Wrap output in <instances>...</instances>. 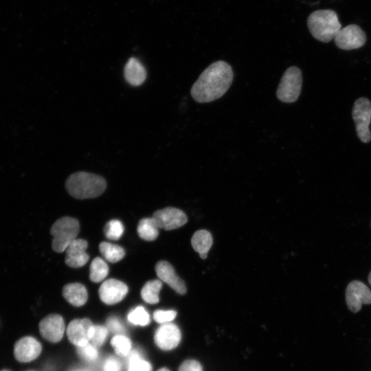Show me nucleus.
<instances>
[{
	"instance_id": "nucleus-12",
	"label": "nucleus",
	"mask_w": 371,
	"mask_h": 371,
	"mask_svg": "<svg viewBox=\"0 0 371 371\" xmlns=\"http://www.w3.org/2000/svg\"><path fill=\"white\" fill-rule=\"evenodd\" d=\"M39 331L42 337L52 343L58 342L65 332L63 318L58 314H50L39 323Z\"/></svg>"
},
{
	"instance_id": "nucleus-32",
	"label": "nucleus",
	"mask_w": 371,
	"mask_h": 371,
	"mask_svg": "<svg viewBox=\"0 0 371 371\" xmlns=\"http://www.w3.org/2000/svg\"><path fill=\"white\" fill-rule=\"evenodd\" d=\"M106 326L112 332L120 334L124 330L121 321L116 317L112 316L107 319Z\"/></svg>"
},
{
	"instance_id": "nucleus-29",
	"label": "nucleus",
	"mask_w": 371,
	"mask_h": 371,
	"mask_svg": "<svg viewBox=\"0 0 371 371\" xmlns=\"http://www.w3.org/2000/svg\"><path fill=\"white\" fill-rule=\"evenodd\" d=\"M108 336V330L104 326H94L91 344L95 346H101Z\"/></svg>"
},
{
	"instance_id": "nucleus-6",
	"label": "nucleus",
	"mask_w": 371,
	"mask_h": 371,
	"mask_svg": "<svg viewBox=\"0 0 371 371\" xmlns=\"http://www.w3.org/2000/svg\"><path fill=\"white\" fill-rule=\"evenodd\" d=\"M356 132L363 143L371 140L369 126L371 122V102L366 98H359L354 103L352 111Z\"/></svg>"
},
{
	"instance_id": "nucleus-4",
	"label": "nucleus",
	"mask_w": 371,
	"mask_h": 371,
	"mask_svg": "<svg viewBox=\"0 0 371 371\" xmlns=\"http://www.w3.org/2000/svg\"><path fill=\"white\" fill-rule=\"evenodd\" d=\"M79 231L80 225L77 219L69 216L60 218L50 229L53 236L52 249L58 253L63 252L69 243L76 238Z\"/></svg>"
},
{
	"instance_id": "nucleus-18",
	"label": "nucleus",
	"mask_w": 371,
	"mask_h": 371,
	"mask_svg": "<svg viewBox=\"0 0 371 371\" xmlns=\"http://www.w3.org/2000/svg\"><path fill=\"white\" fill-rule=\"evenodd\" d=\"M63 295L69 303L75 306L84 305L88 299L86 287L79 282L65 285L63 289Z\"/></svg>"
},
{
	"instance_id": "nucleus-16",
	"label": "nucleus",
	"mask_w": 371,
	"mask_h": 371,
	"mask_svg": "<svg viewBox=\"0 0 371 371\" xmlns=\"http://www.w3.org/2000/svg\"><path fill=\"white\" fill-rule=\"evenodd\" d=\"M87 242L82 238L71 241L65 249V263L71 267L78 268L89 261V256L86 252Z\"/></svg>"
},
{
	"instance_id": "nucleus-8",
	"label": "nucleus",
	"mask_w": 371,
	"mask_h": 371,
	"mask_svg": "<svg viewBox=\"0 0 371 371\" xmlns=\"http://www.w3.org/2000/svg\"><path fill=\"white\" fill-rule=\"evenodd\" d=\"M334 41L339 49L351 50L362 47L366 43V36L359 25L351 24L341 29Z\"/></svg>"
},
{
	"instance_id": "nucleus-1",
	"label": "nucleus",
	"mask_w": 371,
	"mask_h": 371,
	"mask_svg": "<svg viewBox=\"0 0 371 371\" xmlns=\"http://www.w3.org/2000/svg\"><path fill=\"white\" fill-rule=\"evenodd\" d=\"M231 66L218 60L209 65L199 76L191 88L192 98L197 102L214 101L223 96L233 80Z\"/></svg>"
},
{
	"instance_id": "nucleus-24",
	"label": "nucleus",
	"mask_w": 371,
	"mask_h": 371,
	"mask_svg": "<svg viewBox=\"0 0 371 371\" xmlns=\"http://www.w3.org/2000/svg\"><path fill=\"white\" fill-rule=\"evenodd\" d=\"M128 356V371H151V366L144 360L139 352L133 350Z\"/></svg>"
},
{
	"instance_id": "nucleus-28",
	"label": "nucleus",
	"mask_w": 371,
	"mask_h": 371,
	"mask_svg": "<svg viewBox=\"0 0 371 371\" xmlns=\"http://www.w3.org/2000/svg\"><path fill=\"white\" fill-rule=\"evenodd\" d=\"M77 351L80 357L87 361H94L97 359L98 356L96 346L89 343L85 346L78 347Z\"/></svg>"
},
{
	"instance_id": "nucleus-31",
	"label": "nucleus",
	"mask_w": 371,
	"mask_h": 371,
	"mask_svg": "<svg viewBox=\"0 0 371 371\" xmlns=\"http://www.w3.org/2000/svg\"><path fill=\"white\" fill-rule=\"evenodd\" d=\"M178 371H203V368L198 361L188 359L180 365Z\"/></svg>"
},
{
	"instance_id": "nucleus-17",
	"label": "nucleus",
	"mask_w": 371,
	"mask_h": 371,
	"mask_svg": "<svg viewBox=\"0 0 371 371\" xmlns=\"http://www.w3.org/2000/svg\"><path fill=\"white\" fill-rule=\"evenodd\" d=\"M125 80L132 86L141 85L146 78V71L144 65L136 58L128 60L124 69Z\"/></svg>"
},
{
	"instance_id": "nucleus-21",
	"label": "nucleus",
	"mask_w": 371,
	"mask_h": 371,
	"mask_svg": "<svg viewBox=\"0 0 371 371\" xmlns=\"http://www.w3.org/2000/svg\"><path fill=\"white\" fill-rule=\"evenodd\" d=\"M161 287L162 282L160 280L146 282L141 290L142 300L150 304L158 303L159 301V294Z\"/></svg>"
},
{
	"instance_id": "nucleus-9",
	"label": "nucleus",
	"mask_w": 371,
	"mask_h": 371,
	"mask_svg": "<svg viewBox=\"0 0 371 371\" xmlns=\"http://www.w3.org/2000/svg\"><path fill=\"white\" fill-rule=\"evenodd\" d=\"M152 218L159 228L165 230L179 228L188 221V217L184 212L172 207L155 211Z\"/></svg>"
},
{
	"instance_id": "nucleus-34",
	"label": "nucleus",
	"mask_w": 371,
	"mask_h": 371,
	"mask_svg": "<svg viewBox=\"0 0 371 371\" xmlns=\"http://www.w3.org/2000/svg\"><path fill=\"white\" fill-rule=\"evenodd\" d=\"M368 280L369 284L371 285V271L369 273V275H368Z\"/></svg>"
},
{
	"instance_id": "nucleus-3",
	"label": "nucleus",
	"mask_w": 371,
	"mask_h": 371,
	"mask_svg": "<svg viewBox=\"0 0 371 371\" xmlns=\"http://www.w3.org/2000/svg\"><path fill=\"white\" fill-rule=\"evenodd\" d=\"M307 25L312 36L324 43L334 39L341 29L337 13L328 9L312 12L308 17Z\"/></svg>"
},
{
	"instance_id": "nucleus-23",
	"label": "nucleus",
	"mask_w": 371,
	"mask_h": 371,
	"mask_svg": "<svg viewBox=\"0 0 371 371\" xmlns=\"http://www.w3.org/2000/svg\"><path fill=\"white\" fill-rule=\"evenodd\" d=\"M109 274L106 262L100 257L95 258L89 267V279L93 282L98 283L104 280Z\"/></svg>"
},
{
	"instance_id": "nucleus-30",
	"label": "nucleus",
	"mask_w": 371,
	"mask_h": 371,
	"mask_svg": "<svg viewBox=\"0 0 371 371\" xmlns=\"http://www.w3.org/2000/svg\"><path fill=\"white\" fill-rule=\"evenodd\" d=\"M176 316L177 311L175 310H156L153 313L154 320L161 324L170 323Z\"/></svg>"
},
{
	"instance_id": "nucleus-27",
	"label": "nucleus",
	"mask_w": 371,
	"mask_h": 371,
	"mask_svg": "<svg viewBox=\"0 0 371 371\" xmlns=\"http://www.w3.org/2000/svg\"><path fill=\"white\" fill-rule=\"evenodd\" d=\"M128 320L134 325L144 326L150 322V315L141 306L133 308L128 315Z\"/></svg>"
},
{
	"instance_id": "nucleus-33",
	"label": "nucleus",
	"mask_w": 371,
	"mask_h": 371,
	"mask_svg": "<svg viewBox=\"0 0 371 371\" xmlns=\"http://www.w3.org/2000/svg\"><path fill=\"white\" fill-rule=\"evenodd\" d=\"M104 371H121L122 366L120 362L115 357H108L103 365Z\"/></svg>"
},
{
	"instance_id": "nucleus-26",
	"label": "nucleus",
	"mask_w": 371,
	"mask_h": 371,
	"mask_svg": "<svg viewBox=\"0 0 371 371\" xmlns=\"http://www.w3.org/2000/svg\"><path fill=\"white\" fill-rule=\"evenodd\" d=\"M103 231L107 238L116 240L122 237L124 228L120 221L113 219L106 223Z\"/></svg>"
},
{
	"instance_id": "nucleus-19",
	"label": "nucleus",
	"mask_w": 371,
	"mask_h": 371,
	"mask_svg": "<svg viewBox=\"0 0 371 371\" xmlns=\"http://www.w3.org/2000/svg\"><path fill=\"white\" fill-rule=\"evenodd\" d=\"M213 243L211 234L205 229L196 231L192 236L191 244L201 258L205 259Z\"/></svg>"
},
{
	"instance_id": "nucleus-5",
	"label": "nucleus",
	"mask_w": 371,
	"mask_h": 371,
	"mask_svg": "<svg viewBox=\"0 0 371 371\" xmlns=\"http://www.w3.org/2000/svg\"><path fill=\"white\" fill-rule=\"evenodd\" d=\"M302 76L301 70L292 66L284 73L277 89L278 98L286 103L295 102L301 93Z\"/></svg>"
},
{
	"instance_id": "nucleus-35",
	"label": "nucleus",
	"mask_w": 371,
	"mask_h": 371,
	"mask_svg": "<svg viewBox=\"0 0 371 371\" xmlns=\"http://www.w3.org/2000/svg\"><path fill=\"white\" fill-rule=\"evenodd\" d=\"M157 371H170V370L166 368H162L158 370Z\"/></svg>"
},
{
	"instance_id": "nucleus-20",
	"label": "nucleus",
	"mask_w": 371,
	"mask_h": 371,
	"mask_svg": "<svg viewBox=\"0 0 371 371\" xmlns=\"http://www.w3.org/2000/svg\"><path fill=\"white\" fill-rule=\"evenodd\" d=\"M137 231L139 236L146 241L154 240L159 235V227L152 217L142 218L139 221Z\"/></svg>"
},
{
	"instance_id": "nucleus-10",
	"label": "nucleus",
	"mask_w": 371,
	"mask_h": 371,
	"mask_svg": "<svg viewBox=\"0 0 371 371\" xmlns=\"http://www.w3.org/2000/svg\"><path fill=\"white\" fill-rule=\"evenodd\" d=\"M94 325L87 318L72 320L67 328L69 340L77 347L87 344L92 338Z\"/></svg>"
},
{
	"instance_id": "nucleus-25",
	"label": "nucleus",
	"mask_w": 371,
	"mask_h": 371,
	"mask_svg": "<svg viewBox=\"0 0 371 371\" xmlns=\"http://www.w3.org/2000/svg\"><path fill=\"white\" fill-rule=\"evenodd\" d=\"M111 344L117 355L122 357L127 356L131 352V340L122 334L115 335L112 338Z\"/></svg>"
},
{
	"instance_id": "nucleus-7",
	"label": "nucleus",
	"mask_w": 371,
	"mask_h": 371,
	"mask_svg": "<svg viewBox=\"0 0 371 371\" xmlns=\"http://www.w3.org/2000/svg\"><path fill=\"white\" fill-rule=\"evenodd\" d=\"M346 302L348 308L352 313H357L362 304H371V291L362 282L352 280L346 289Z\"/></svg>"
},
{
	"instance_id": "nucleus-15",
	"label": "nucleus",
	"mask_w": 371,
	"mask_h": 371,
	"mask_svg": "<svg viewBox=\"0 0 371 371\" xmlns=\"http://www.w3.org/2000/svg\"><path fill=\"white\" fill-rule=\"evenodd\" d=\"M155 271L161 281L168 284L177 293L184 295L187 288L184 281L175 273L173 267L166 260H160L155 265Z\"/></svg>"
},
{
	"instance_id": "nucleus-11",
	"label": "nucleus",
	"mask_w": 371,
	"mask_h": 371,
	"mask_svg": "<svg viewBox=\"0 0 371 371\" xmlns=\"http://www.w3.org/2000/svg\"><path fill=\"white\" fill-rule=\"evenodd\" d=\"M127 285L123 282L110 278L102 283L98 293L102 302L113 305L122 301L128 293Z\"/></svg>"
},
{
	"instance_id": "nucleus-22",
	"label": "nucleus",
	"mask_w": 371,
	"mask_h": 371,
	"mask_svg": "<svg viewBox=\"0 0 371 371\" xmlns=\"http://www.w3.org/2000/svg\"><path fill=\"white\" fill-rule=\"evenodd\" d=\"M99 249L103 257L113 263L120 261L125 256V251L122 247L108 242L100 243Z\"/></svg>"
},
{
	"instance_id": "nucleus-14",
	"label": "nucleus",
	"mask_w": 371,
	"mask_h": 371,
	"mask_svg": "<svg viewBox=\"0 0 371 371\" xmlns=\"http://www.w3.org/2000/svg\"><path fill=\"white\" fill-rule=\"evenodd\" d=\"M41 350L42 346L38 340L32 337H24L14 344V355L19 362H30L36 359Z\"/></svg>"
},
{
	"instance_id": "nucleus-36",
	"label": "nucleus",
	"mask_w": 371,
	"mask_h": 371,
	"mask_svg": "<svg viewBox=\"0 0 371 371\" xmlns=\"http://www.w3.org/2000/svg\"><path fill=\"white\" fill-rule=\"evenodd\" d=\"M2 371H8V370H2Z\"/></svg>"
},
{
	"instance_id": "nucleus-2",
	"label": "nucleus",
	"mask_w": 371,
	"mask_h": 371,
	"mask_svg": "<svg viewBox=\"0 0 371 371\" xmlns=\"http://www.w3.org/2000/svg\"><path fill=\"white\" fill-rule=\"evenodd\" d=\"M106 187V182L102 177L87 172L73 173L65 182L68 193L78 199L97 197L104 192Z\"/></svg>"
},
{
	"instance_id": "nucleus-13",
	"label": "nucleus",
	"mask_w": 371,
	"mask_h": 371,
	"mask_svg": "<svg viewBox=\"0 0 371 371\" xmlns=\"http://www.w3.org/2000/svg\"><path fill=\"white\" fill-rule=\"evenodd\" d=\"M155 342L161 350H170L180 343L181 334L179 327L172 323L161 324L155 332Z\"/></svg>"
}]
</instances>
